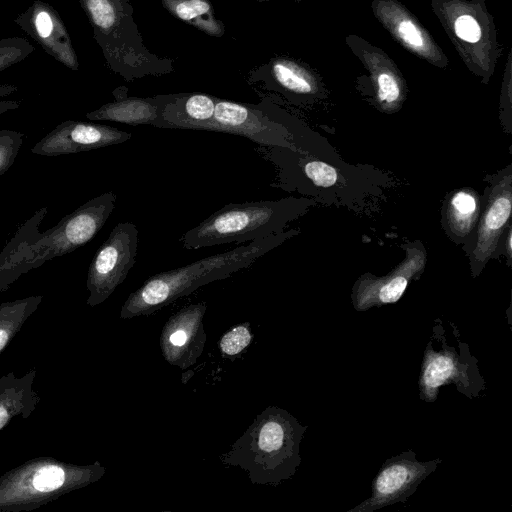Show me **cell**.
Returning a JSON list of instances; mask_svg holds the SVG:
<instances>
[{
    "mask_svg": "<svg viewBox=\"0 0 512 512\" xmlns=\"http://www.w3.org/2000/svg\"><path fill=\"white\" fill-rule=\"evenodd\" d=\"M33 51V45L25 38L0 39V72L26 59Z\"/></svg>",
    "mask_w": 512,
    "mask_h": 512,
    "instance_id": "cell-23",
    "label": "cell"
},
{
    "mask_svg": "<svg viewBox=\"0 0 512 512\" xmlns=\"http://www.w3.org/2000/svg\"><path fill=\"white\" fill-rule=\"evenodd\" d=\"M454 27L456 35L467 42H477L481 37L479 24L469 15H462L457 18Z\"/></svg>",
    "mask_w": 512,
    "mask_h": 512,
    "instance_id": "cell-28",
    "label": "cell"
},
{
    "mask_svg": "<svg viewBox=\"0 0 512 512\" xmlns=\"http://www.w3.org/2000/svg\"><path fill=\"white\" fill-rule=\"evenodd\" d=\"M24 135L18 131L0 130V175L15 162L23 144Z\"/></svg>",
    "mask_w": 512,
    "mask_h": 512,
    "instance_id": "cell-26",
    "label": "cell"
},
{
    "mask_svg": "<svg viewBox=\"0 0 512 512\" xmlns=\"http://www.w3.org/2000/svg\"><path fill=\"white\" fill-rule=\"evenodd\" d=\"M296 1H300V0H296Z\"/></svg>",
    "mask_w": 512,
    "mask_h": 512,
    "instance_id": "cell-32",
    "label": "cell"
},
{
    "mask_svg": "<svg viewBox=\"0 0 512 512\" xmlns=\"http://www.w3.org/2000/svg\"><path fill=\"white\" fill-rule=\"evenodd\" d=\"M36 370L17 376L13 371L0 376V430L11 420L28 418L40 403L34 389Z\"/></svg>",
    "mask_w": 512,
    "mask_h": 512,
    "instance_id": "cell-19",
    "label": "cell"
},
{
    "mask_svg": "<svg viewBox=\"0 0 512 512\" xmlns=\"http://www.w3.org/2000/svg\"><path fill=\"white\" fill-rule=\"evenodd\" d=\"M402 248L405 249V258L389 273L381 277L365 273L356 280L351 293L356 311L364 312L397 302L410 281L422 274L427 261L424 245L414 241L403 244Z\"/></svg>",
    "mask_w": 512,
    "mask_h": 512,
    "instance_id": "cell-11",
    "label": "cell"
},
{
    "mask_svg": "<svg viewBox=\"0 0 512 512\" xmlns=\"http://www.w3.org/2000/svg\"><path fill=\"white\" fill-rule=\"evenodd\" d=\"M299 233L290 229L149 277L122 305L121 319L150 315L210 282L229 277Z\"/></svg>",
    "mask_w": 512,
    "mask_h": 512,
    "instance_id": "cell-2",
    "label": "cell"
},
{
    "mask_svg": "<svg viewBox=\"0 0 512 512\" xmlns=\"http://www.w3.org/2000/svg\"><path fill=\"white\" fill-rule=\"evenodd\" d=\"M108 67L126 81L174 71V61L148 50L130 0H79Z\"/></svg>",
    "mask_w": 512,
    "mask_h": 512,
    "instance_id": "cell-4",
    "label": "cell"
},
{
    "mask_svg": "<svg viewBox=\"0 0 512 512\" xmlns=\"http://www.w3.org/2000/svg\"><path fill=\"white\" fill-rule=\"evenodd\" d=\"M398 36L406 43L407 46L424 52L427 48V41L422 31L409 19H403L396 25Z\"/></svg>",
    "mask_w": 512,
    "mask_h": 512,
    "instance_id": "cell-27",
    "label": "cell"
},
{
    "mask_svg": "<svg viewBox=\"0 0 512 512\" xmlns=\"http://www.w3.org/2000/svg\"><path fill=\"white\" fill-rule=\"evenodd\" d=\"M252 82H262L268 90L279 92L290 100H302L315 94L311 75L298 63L286 58H273L250 72Z\"/></svg>",
    "mask_w": 512,
    "mask_h": 512,
    "instance_id": "cell-17",
    "label": "cell"
},
{
    "mask_svg": "<svg viewBox=\"0 0 512 512\" xmlns=\"http://www.w3.org/2000/svg\"><path fill=\"white\" fill-rule=\"evenodd\" d=\"M132 134L93 122L67 120L58 124L31 149L40 156H61L104 148L130 140Z\"/></svg>",
    "mask_w": 512,
    "mask_h": 512,
    "instance_id": "cell-13",
    "label": "cell"
},
{
    "mask_svg": "<svg viewBox=\"0 0 512 512\" xmlns=\"http://www.w3.org/2000/svg\"><path fill=\"white\" fill-rule=\"evenodd\" d=\"M115 204L113 192L103 193L44 232H39V226L47 207L35 212L0 252V292L7 290L21 275L87 244L104 226Z\"/></svg>",
    "mask_w": 512,
    "mask_h": 512,
    "instance_id": "cell-1",
    "label": "cell"
},
{
    "mask_svg": "<svg viewBox=\"0 0 512 512\" xmlns=\"http://www.w3.org/2000/svg\"><path fill=\"white\" fill-rule=\"evenodd\" d=\"M432 334L440 343V348L436 350L431 341L426 346L419 378L420 398L434 402L440 388L450 384H454L458 392L470 399L479 396L485 383L477 359L470 353L468 345L459 338L457 347L449 345L441 325L435 326Z\"/></svg>",
    "mask_w": 512,
    "mask_h": 512,
    "instance_id": "cell-7",
    "label": "cell"
},
{
    "mask_svg": "<svg viewBox=\"0 0 512 512\" xmlns=\"http://www.w3.org/2000/svg\"><path fill=\"white\" fill-rule=\"evenodd\" d=\"M508 232H507V236H506V248H507V251H506V254H507V258H508V261L511 260V227L509 226L508 227Z\"/></svg>",
    "mask_w": 512,
    "mask_h": 512,
    "instance_id": "cell-30",
    "label": "cell"
},
{
    "mask_svg": "<svg viewBox=\"0 0 512 512\" xmlns=\"http://www.w3.org/2000/svg\"><path fill=\"white\" fill-rule=\"evenodd\" d=\"M14 21L49 56L71 70L79 69L72 39L60 14L51 4L34 0Z\"/></svg>",
    "mask_w": 512,
    "mask_h": 512,
    "instance_id": "cell-14",
    "label": "cell"
},
{
    "mask_svg": "<svg viewBox=\"0 0 512 512\" xmlns=\"http://www.w3.org/2000/svg\"><path fill=\"white\" fill-rule=\"evenodd\" d=\"M255 1H258V2H267L269 0H255Z\"/></svg>",
    "mask_w": 512,
    "mask_h": 512,
    "instance_id": "cell-31",
    "label": "cell"
},
{
    "mask_svg": "<svg viewBox=\"0 0 512 512\" xmlns=\"http://www.w3.org/2000/svg\"><path fill=\"white\" fill-rule=\"evenodd\" d=\"M157 128L210 131L217 97L189 92L160 95Z\"/></svg>",
    "mask_w": 512,
    "mask_h": 512,
    "instance_id": "cell-16",
    "label": "cell"
},
{
    "mask_svg": "<svg viewBox=\"0 0 512 512\" xmlns=\"http://www.w3.org/2000/svg\"><path fill=\"white\" fill-rule=\"evenodd\" d=\"M210 131L243 136L264 147L295 150L287 131L267 116L260 103H240L217 98Z\"/></svg>",
    "mask_w": 512,
    "mask_h": 512,
    "instance_id": "cell-12",
    "label": "cell"
},
{
    "mask_svg": "<svg viewBox=\"0 0 512 512\" xmlns=\"http://www.w3.org/2000/svg\"><path fill=\"white\" fill-rule=\"evenodd\" d=\"M441 462L440 458L418 461L412 450L386 459L372 481L371 496L348 512H373L405 503Z\"/></svg>",
    "mask_w": 512,
    "mask_h": 512,
    "instance_id": "cell-10",
    "label": "cell"
},
{
    "mask_svg": "<svg viewBox=\"0 0 512 512\" xmlns=\"http://www.w3.org/2000/svg\"><path fill=\"white\" fill-rule=\"evenodd\" d=\"M163 7L175 18L199 31L220 38L225 33L224 23L217 19L210 0H161Z\"/></svg>",
    "mask_w": 512,
    "mask_h": 512,
    "instance_id": "cell-21",
    "label": "cell"
},
{
    "mask_svg": "<svg viewBox=\"0 0 512 512\" xmlns=\"http://www.w3.org/2000/svg\"><path fill=\"white\" fill-rule=\"evenodd\" d=\"M312 203L307 198L294 197L228 203L186 231L180 243L192 250L233 242L241 244L279 234Z\"/></svg>",
    "mask_w": 512,
    "mask_h": 512,
    "instance_id": "cell-5",
    "label": "cell"
},
{
    "mask_svg": "<svg viewBox=\"0 0 512 512\" xmlns=\"http://www.w3.org/2000/svg\"><path fill=\"white\" fill-rule=\"evenodd\" d=\"M18 88L12 84H0V98L6 97L17 91ZM21 102L17 100H0V114L19 108Z\"/></svg>",
    "mask_w": 512,
    "mask_h": 512,
    "instance_id": "cell-29",
    "label": "cell"
},
{
    "mask_svg": "<svg viewBox=\"0 0 512 512\" xmlns=\"http://www.w3.org/2000/svg\"><path fill=\"white\" fill-rule=\"evenodd\" d=\"M306 429L286 410L268 407L223 456L224 462L247 471L253 483L276 485L292 477L300 465Z\"/></svg>",
    "mask_w": 512,
    "mask_h": 512,
    "instance_id": "cell-3",
    "label": "cell"
},
{
    "mask_svg": "<svg viewBox=\"0 0 512 512\" xmlns=\"http://www.w3.org/2000/svg\"><path fill=\"white\" fill-rule=\"evenodd\" d=\"M205 311L206 303L199 302L182 308L168 319L160 336L162 354L168 363L186 369L202 354L206 341Z\"/></svg>",
    "mask_w": 512,
    "mask_h": 512,
    "instance_id": "cell-15",
    "label": "cell"
},
{
    "mask_svg": "<svg viewBox=\"0 0 512 512\" xmlns=\"http://www.w3.org/2000/svg\"><path fill=\"white\" fill-rule=\"evenodd\" d=\"M42 300V295H35L0 304V353L38 309Z\"/></svg>",
    "mask_w": 512,
    "mask_h": 512,
    "instance_id": "cell-22",
    "label": "cell"
},
{
    "mask_svg": "<svg viewBox=\"0 0 512 512\" xmlns=\"http://www.w3.org/2000/svg\"><path fill=\"white\" fill-rule=\"evenodd\" d=\"M114 101L86 114L91 121H113L128 125L157 127L161 110L160 95L153 97H128L126 87L113 91Z\"/></svg>",
    "mask_w": 512,
    "mask_h": 512,
    "instance_id": "cell-18",
    "label": "cell"
},
{
    "mask_svg": "<svg viewBox=\"0 0 512 512\" xmlns=\"http://www.w3.org/2000/svg\"><path fill=\"white\" fill-rule=\"evenodd\" d=\"M481 198L472 188H462L451 194L443 208L447 235L457 244L466 245L478 222Z\"/></svg>",
    "mask_w": 512,
    "mask_h": 512,
    "instance_id": "cell-20",
    "label": "cell"
},
{
    "mask_svg": "<svg viewBox=\"0 0 512 512\" xmlns=\"http://www.w3.org/2000/svg\"><path fill=\"white\" fill-rule=\"evenodd\" d=\"M138 229L129 221L119 222L95 253L87 273V304L103 303L126 279L135 263Z\"/></svg>",
    "mask_w": 512,
    "mask_h": 512,
    "instance_id": "cell-9",
    "label": "cell"
},
{
    "mask_svg": "<svg viewBox=\"0 0 512 512\" xmlns=\"http://www.w3.org/2000/svg\"><path fill=\"white\" fill-rule=\"evenodd\" d=\"M489 187L481 199L478 226L469 243L467 254L471 274L477 277L494 257L502 234L508 228L512 210V166L489 176Z\"/></svg>",
    "mask_w": 512,
    "mask_h": 512,
    "instance_id": "cell-8",
    "label": "cell"
},
{
    "mask_svg": "<svg viewBox=\"0 0 512 512\" xmlns=\"http://www.w3.org/2000/svg\"><path fill=\"white\" fill-rule=\"evenodd\" d=\"M253 335L249 323L234 326L219 341V349L223 355L236 356L251 343Z\"/></svg>",
    "mask_w": 512,
    "mask_h": 512,
    "instance_id": "cell-24",
    "label": "cell"
},
{
    "mask_svg": "<svg viewBox=\"0 0 512 512\" xmlns=\"http://www.w3.org/2000/svg\"><path fill=\"white\" fill-rule=\"evenodd\" d=\"M105 467L80 465L53 457H36L0 476V512L32 511L97 482Z\"/></svg>",
    "mask_w": 512,
    "mask_h": 512,
    "instance_id": "cell-6",
    "label": "cell"
},
{
    "mask_svg": "<svg viewBox=\"0 0 512 512\" xmlns=\"http://www.w3.org/2000/svg\"><path fill=\"white\" fill-rule=\"evenodd\" d=\"M377 100L384 110L392 111L399 106L402 99L401 87L398 80L388 72L377 76Z\"/></svg>",
    "mask_w": 512,
    "mask_h": 512,
    "instance_id": "cell-25",
    "label": "cell"
}]
</instances>
